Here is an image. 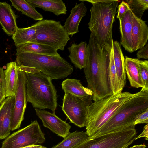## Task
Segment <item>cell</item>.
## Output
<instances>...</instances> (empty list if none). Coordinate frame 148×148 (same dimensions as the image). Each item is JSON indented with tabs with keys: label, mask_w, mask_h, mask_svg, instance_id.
I'll list each match as a JSON object with an SVG mask.
<instances>
[{
	"label": "cell",
	"mask_w": 148,
	"mask_h": 148,
	"mask_svg": "<svg viewBox=\"0 0 148 148\" xmlns=\"http://www.w3.org/2000/svg\"><path fill=\"white\" fill-rule=\"evenodd\" d=\"M10 1L12 6L18 11L21 12L22 14L25 15L36 21L43 20L42 15L25 0H10Z\"/></svg>",
	"instance_id": "484cf974"
},
{
	"label": "cell",
	"mask_w": 148,
	"mask_h": 148,
	"mask_svg": "<svg viewBox=\"0 0 148 148\" xmlns=\"http://www.w3.org/2000/svg\"><path fill=\"white\" fill-rule=\"evenodd\" d=\"M113 39L102 49L92 33L87 46L83 68L87 86L93 93L92 100L113 95L110 72V54Z\"/></svg>",
	"instance_id": "6da1fadb"
},
{
	"label": "cell",
	"mask_w": 148,
	"mask_h": 148,
	"mask_svg": "<svg viewBox=\"0 0 148 148\" xmlns=\"http://www.w3.org/2000/svg\"><path fill=\"white\" fill-rule=\"evenodd\" d=\"M132 39L134 51L144 46L148 39V27L146 22L132 12Z\"/></svg>",
	"instance_id": "5bb4252c"
},
{
	"label": "cell",
	"mask_w": 148,
	"mask_h": 148,
	"mask_svg": "<svg viewBox=\"0 0 148 148\" xmlns=\"http://www.w3.org/2000/svg\"><path fill=\"white\" fill-rule=\"evenodd\" d=\"M112 43L113 42L110 54V72L113 94H115L121 92L122 91L120 90V85L114 63Z\"/></svg>",
	"instance_id": "f1b7e54d"
},
{
	"label": "cell",
	"mask_w": 148,
	"mask_h": 148,
	"mask_svg": "<svg viewBox=\"0 0 148 148\" xmlns=\"http://www.w3.org/2000/svg\"><path fill=\"white\" fill-rule=\"evenodd\" d=\"M18 81L16 91L14 108L10 123L11 131L19 128L24 119L27 105L25 72L18 68Z\"/></svg>",
	"instance_id": "8fae6325"
},
{
	"label": "cell",
	"mask_w": 148,
	"mask_h": 148,
	"mask_svg": "<svg viewBox=\"0 0 148 148\" xmlns=\"http://www.w3.org/2000/svg\"><path fill=\"white\" fill-rule=\"evenodd\" d=\"M6 86L4 70L0 67V105L5 99Z\"/></svg>",
	"instance_id": "4dcf8cb0"
},
{
	"label": "cell",
	"mask_w": 148,
	"mask_h": 148,
	"mask_svg": "<svg viewBox=\"0 0 148 148\" xmlns=\"http://www.w3.org/2000/svg\"><path fill=\"white\" fill-rule=\"evenodd\" d=\"M136 55L138 59H148V44H146L144 46L139 49Z\"/></svg>",
	"instance_id": "836d02e7"
},
{
	"label": "cell",
	"mask_w": 148,
	"mask_h": 148,
	"mask_svg": "<svg viewBox=\"0 0 148 148\" xmlns=\"http://www.w3.org/2000/svg\"><path fill=\"white\" fill-rule=\"evenodd\" d=\"M61 85L65 94L75 96L90 103L92 102V92L88 88L84 87L80 80L67 78L62 81Z\"/></svg>",
	"instance_id": "e0dca14e"
},
{
	"label": "cell",
	"mask_w": 148,
	"mask_h": 148,
	"mask_svg": "<svg viewBox=\"0 0 148 148\" xmlns=\"http://www.w3.org/2000/svg\"><path fill=\"white\" fill-rule=\"evenodd\" d=\"M129 8L128 4L126 2L123 1H122L119 5L118 7L117 18L119 21L122 19L125 13Z\"/></svg>",
	"instance_id": "1f68e13d"
},
{
	"label": "cell",
	"mask_w": 148,
	"mask_h": 148,
	"mask_svg": "<svg viewBox=\"0 0 148 148\" xmlns=\"http://www.w3.org/2000/svg\"><path fill=\"white\" fill-rule=\"evenodd\" d=\"M15 96L5 99L0 106V140L4 139L10 135V123L13 111Z\"/></svg>",
	"instance_id": "4fadbf2b"
},
{
	"label": "cell",
	"mask_w": 148,
	"mask_h": 148,
	"mask_svg": "<svg viewBox=\"0 0 148 148\" xmlns=\"http://www.w3.org/2000/svg\"><path fill=\"white\" fill-rule=\"evenodd\" d=\"M87 8L84 2L76 3L70 11V14L64 23V27L71 37L79 32L78 27L82 18L86 15Z\"/></svg>",
	"instance_id": "2e32d148"
},
{
	"label": "cell",
	"mask_w": 148,
	"mask_h": 148,
	"mask_svg": "<svg viewBox=\"0 0 148 148\" xmlns=\"http://www.w3.org/2000/svg\"><path fill=\"white\" fill-rule=\"evenodd\" d=\"M45 141V134L37 121L35 120L7 137L3 142L1 148H22L40 145Z\"/></svg>",
	"instance_id": "9c48e42d"
},
{
	"label": "cell",
	"mask_w": 148,
	"mask_h": 148,
	"mask_svg": "<svg viewBox=\"0 0 148 148\" xmlns=\"http://www.w3.org/2000/svg\"><path fill=\"white\" fill-rule=\"evenodd\" d=\"M147 109L148 92L140 91L135 93L132 97L116 111L93 136L135 125L134 122L137 115Z\"/></svg>",
	"instance_id": "8992f818"
},
{
	"label": "cell",
	"mask_w": 148,
	"mask_h": 148,
	"mask_svg": "<svg viewBox=\"0 0 148 148\" xmlns=\"http://www.w3.org/2000/svg\"><path fill=\"white\" fill-rule=\"evenodd\" d=\"M148 109L138 114L137 116L134 124H148Z\"/></svg>",
	"instance_id": "d6a6232c"
},
{
	"label": "cell",
	"mask_w": 148,
	"mask_h": 148,
	"mask_svg": "<svg viewBox=\"0 0 148 148\" xmlns=\"http://www.w3.org/2000/svg\"><path fill=\"white\" fill-rule=\"evenodd\" d=\"M18 67L34 68L52 80L63 79L73 71L72 66L60 56H50L16 50Z\"/></svg>",
	"instance_id": "3957f363"
},
{
	"label": "cell",
	"mask_w": 148,
	"mask_h": 148,
	"mask_svg": "<svg viewBox=\"0 0 148 148\" xmlns=\"http://www.w3.org/2000/svg\"><path fill=\"white\" fill-rule=\"evenodd\" d=\"M140 75L143 84L140 91L148 92V61L140 60L138 66Z\"/></svg>",
	"instance_id": "f546056e"
},
{
	"label": "cell",
	"mask_w": 148,
	"mask_h": 148,
	"mask_svg": "<svg viewBox=\"0 0 148 148\" xmlns=\"http://www.w3.org/2000/svg\"><path fill=\"white\" fill-rule=\"evenodd\" d=\"M16 50L22 52L50 56H60L58 49L42 44L29 42L16 47Z\"/></svg>",
	"instance_id": "cb8c5ba5"
},
{
	"label": "cell",
	"mask_w": 148,
	"mask_h": 148,
	"mask_svg": "<svg viewBox=\"0 0 148 148\" xmlns=\"http://www.w3.org/2000/svg\"><path fill=\"white\" fill-rule=\"evenodd\" d=\"M87 46L86 43L85 42L82 41L79 44H72L68 48L70 53L68 56L76 68L81 69L85 67Z\"/></svg>",
	"instance_id": "7402d4cb"
},
{
	"label": "cell",
	"mask_w": 148,
	"mask_h": 148,
	"mask_svg": "<svg viewBox=\"0 0 148 148\" xmlns=\"http://www.w3.org/2000/svg\"><path fill=\"white\" fill-rule=\"evenodd\" d=\"M36 31V27L34 24L28 27L18 28L12 37L16 47L30 42Z\"/></svg>",
	"instance_id": "4316f807"
},
{
	"label": "cell",
	"mask_w": 148,
	"mask_h": 148,
	"mask_svg": "<svg viewBox=\"0 0 148 148\" xmlns=\"http://www.w3.org/2000/svg\"><path fill=\"white\" fill-rule=\"evenodd\" d=\"M91 103L75 96L65 94L62 109L72 123L81 128L85 126L89 106Z\"/></svg>",
	"instance_id": "30bf717a"
},
{
	"label": "cell",
	"mask_w": 148,
	"mask_h": 148,
	"mask_svg": "<svg viewBox=\"0 0 148 148\" xmlns=\"http://www.w3.org/2000/svg\"><path fill=\"white\" fill-rule=\"evenodd\" d=\"M18 67L16 62L8 63L4 71L6 86V97L15 96L18 81Z\"/></svg>",
	"instance_id": "44dd1931"
},
{
	"label": "cell",
	"mask_w": 148,
	"mask_h": 148,
	"mask_svg": "<svg viewBox=\"0 0 148 148\" xmlns=\"http://www.w3.org/2000/svg\"><path fill=\"white\" fill-rule=\"evenodd\" d=\"M112 45L114 63L120 90L122 91L126 82L125 58L119 42L117 41H113Z\"/></svg>",
	"instance_id": "d6986e66"
},
{
	"label": "cell",
	"mask_w": 148,
	"mask_h": 148,
	"mask_svg": "<svg viewBox=\"0 0 148 148\" xmlns=\"http://www.w3.org/2000/svg\"><path fill=\"white\" fill-rule=\"evenodd\" d=\"M22 148H47L46 147L40 145H34L24 147Z\"/></svg>",
	"instance_id": "d590c367"
},
{
	"label": "cell",
	"mask_w": 148,
	"mask_h": 148,
	"mask_svg": "<svg viewBox=\"0 0 148 148\" xmlns=\"http://www.w3.org/2000/svg\"><path fill=\"white\" fill-rule=\"evenodd\" d=\"M118 2V0H108L92 5L90 9L88 28L102 49L112 39V29Z\"/></svg>",
	"instance_id": "5b68a950"
},
{
	"label": "cell",
	"mask_w": 148,
	"mask_h": 148,
	"mask_svg": "<svg viewBox=\"0 0 148 148\" xmlns=\"http://www.w3.org/2000/svg\"><path fill=\"white\" fill-rule=\"evenodd\" d=\"M146 147V145L145 144H143L135 145L129 148H145Z\"/></svg>",
	"instance_id": "8d00e7d4"
},
{
	"label": "cell",
	"mask_w": 148,
	"mask_h": 148,
	"mask_svg": "<svg viewBox=\"0 0 148 148\" xmlns=\"http://www.w3.org/2000/svg\"><path fill=\"white\" fill-rule=\"evenodd\" d=\"M36 115L41 120L44 127L64 138L70 133L71 126L58 117L55 113L35 108Z\"/></svg>",
	"instance_id": "7c38bea8"
},
{
	"label": "cell",
	"mask_w": 148,
	"mask_h": 148,
	"mask_svg": "<svg viewBox=\"0 0 148 148\" xmlns=\"http://www.w3.org/2000/svg\"><path fill=\"white\" fill-rule=\"evenodd\" d=\"M135 125L90 137L74 148H128L136 140Z\"/></svg>",
	"instance_id": "52a82bcc"
},
{
	"label": "cell",
	"mask_w": 148,
	"mask_h": 148,
	"mask_svg": "<svg viewBox=\"0 0 148 148\" xmlns=\"http://www.w3.org/2000/svg\"><path fill=\"white\" fill-rule=\"evenodd\" d=\"M132 12L129 8L122 19L119 20V29L120 44L125 50L130 53L134 51L132 39Z\"/></svg>",
	"instance_id": "ac0fdd59"
},
{
	"label": "cell",
	"mask_w": 148,
	"mask_h": 148,
	"mask_svg": "<svg viewBox=\"0 0 148 148\" xmlns=\"http://www.w3.org/2000/svg\"><path fill=\"white\" fill-rule=\"evenodd\" d=\"M144 137L146 140H148V124L144 127L143 130L142 132L138 136L136 137V140L139 138Z\"/></svg>",
	"instance_id": "e575fe53"
},
{
	"label": "cell",
	"mask_w": 148,
	"mask_h": 148,
	"mask_svg": "<svg viewBox=\"0 0 148 148\" xmlns=\"http://www.w3.org/2000/svg\"><path fill=\"white\" fill-rule=\"evenodd\" d=\"M126 1L132 13L139 19L148 9V0H127Z\"/></svg>",
	"instance_id": "83f0119b"
},
{
	"label": "cell",
	"mask_w": 148,
	"mask_h": 148,
	"mask_svg": "<svg viewBox=\"0 0 148 148\" xmlns=\"http://www.w3.org/2000/svg\"><path fill=\"white\" fill-rule=\"evenodd\" d=\"M18 69L25 73L27 102L35 108L49 109L55 113L58 95L51 79L34 68L20 67Z\"/></svg>",
	"instance_id": "7a4b0ae2"
},
{
	"label": "cell",
	"mask_w": 148,
	"mask_h": 148,
	"mask_svg": "<svg viewBox=\"0 0 148 148\" xmlns=\"http://www.w3.org/2000/svg\"><path fill=\"white\" fill-rule=\"evenodd\" d=\"M134 94L121 92L92 102L89 106L85 126L86 132L89 137L96 134L116 111Z\"/></svg>",
	"instance_id": "277c9868"
},
{
	"label": "cell",
	"mask_w": 148,
	"mask_h": 148,
	"mask_svg": "<svg viewBox=\"0 0 148 148\" xmlns=\"http://www.w3.org/2000/svg\"><path fill=\"white\" fill-rule=\"evenodd\" d=\"M27 3L35 8L38 7L45 11H49L58 16L66 14L67 10L62 0H26Z\"/></svg>",
	"instance_id": "ffe728a7"
},
{
	"label": "cell",
	"mask_w": 148,
	"mask_h": 148,
	"mask_svg": "<svg viewBox=\"0 0 148 148\" xmlns=\"http://www.w3.org/2000/svg\"><path fill=\"white\" fill-rule=\"evenodd\" d=\"M34 24L36 31L30 42L47 45L58 50H64L70 38L60 21L44 19Z\"/></svg>",
	"instance_id": "ba28073f"
},
{
	"label": "cell",
	"mask_w": 148,
	"mask_h": 148,
	"mask_svg": "<svg viewBox=\"0 0 148 148\" xmlns=\"http://www.w3.org/2000/svg\"><path fill=\"white\" fill-rule=\"evenodd\" d=\"M140 60L125 56V65L127 74L131 86L133 88H142L143 84L140 78L138 69Z\"/></svg>",
	"instance_id": "603a6c76"
},
{
	"label": "cell",
	"mask_w": 148,
	"mask_h": 148,
	"mask_svg": "<svg viewBox=\"0 0 148 148\" xmlns=\"http://www.w3.org/2000/svg\"><path fill=\"white\" fill-rule=\"evenodd\" d=\"M89 137L86 132L76 131L69 133L61 142L51 148H74Z\"/></svg>",
	"instance_id": "d4e9b609"
},
{
	"label": "cell",
	"mask_w": 148,
	"mask_h": 148,
	"mask_svg": "<svg viewBox=\"0 0 148 148\" xmlns=\"http://www.w3.org/2000/svg\"><path fill=\"white\" fill-rule=\"evenodd\" d=\"M16 15L10 4L6 2H0V24L2 28L9 36H13L18 27Z\"/></svg>",
	"instance_id": "9a60e30c"
}]
</instances>
